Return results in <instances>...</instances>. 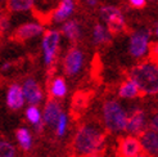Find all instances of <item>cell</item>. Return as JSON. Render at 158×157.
Instances as JSON below:
<instances>
[{"mask_svg":"<svg viewBox=\"0 0 158 157\" xmlns=\"http://www.w3.org/2000/svg\"><path fill=\"white\" fill-rule=\"evenodd\" d=\"M138 138L141 146V151L152 157H157L158 155V130L147 128Z\"/></svg>","mask_w":158,"mask_h":157,"instance_id":"cell-16","label":"cell"},{"mask_svg":"<svg viewBox=\"0 0 158 157\" xmlns=\"http://www.w3.org/2000/svg\"><path fill=\"white\" fill-rule=\"evenodd\" d=\"M86 66V53L77 44H71L62 59L63 72L68 77H76L80 75Z\"/></svg>","mask_w":158,"mask_h":157,"instance_id":"cell-7","label":"cell"},{"mask_svg":"<svg viewBox=\"0 0 158 157\" xmlns=\"http://www.w3.org/2000/svg\"><path fill=\"white\" fill-rule=\"evenodd\" d=\"M157 2H158V0H148V3H149V4H156Z\"/></svg>","mask_w":158,"mask_h":157,"instance_id":"cell-34","label":"cell"},{"mask_svg":"<svg viewBox=\"0 0 158 157\" xmlns=\"http://www.w3.org/2000/svg\"><path fill=\"white\" fill-rule=\"evenodd\" d=\"M6 4V0H0V9H4Z\"/></svg>","mask_w":158,"mask_h":157,"instance_id":"cell-33","label":"cell"},{"mask_svg":"<svg viewBox=\"0 0 158 157\" xmlns=\"http://www.w3.org/2000/svg\"><path fill=\"white\" fill-rule=\"evenodd\" d=\"M73 157H75V156H73Z\"/></svg>","mask_w":158,"mask_h":157,"instance_id":"cell-35","label":"cell"},{"mask_svg":"<svg viewBox=\"0 0 158 157\" xmlns=\"http://www.w3.org/2000/svg\"><path fill=\"white\" fill-rule=\"evenodd\" d=\"M59 32L69 44H78L84 36L82 22L76 17L69 18L59 25Z\"/></svg>","mask_w":158,"mask_h":157,"instance_id":"cell-12","label":"cell"},{"mask_svg":"<svg viewBox=\"0 0 158 157\" xmlns=\"http://www.w3.org/2000/svg\"><path fill=\"white\" fill-rule=\"evenodd\" d=\"M62 44V35L59 28H46L41 35L40 40V52H41V61L44 67L50 71L57 65V61L60 52Z\"/></svg>","mask_w":158,"mask_h":157,"instance_id":"cell-5","label":"cell"},{"mask_svg":"<svg viewBox=\"0 0 158 157\" xmlns=\"http://www.w3.org/2000/svg\"><path fill=\"white\" fill-rule=\"evenodd\" d=\"M143 152L138 137L126 134L120 138L117 144V155L118 157H134L138 153Z\"/></svg>","mask_w":158,"mask_h":157,"instance_id":"cell-14","label":"cell"},{"mask_svg":"<svg viewBox=\"0 0 158 157\" xmlns=\"http://www.w3.org/2000/svg\"><path fill=\"white\" fill-rule=\"evenodd\" d=\"M69 129V116L66 111H62L57 122L54 125V133L57 138H64Z\"/></svg>","mask_w":158,"mask_h":157,"instance_id":"cell-23","label":"cell"},{"mask_svg":"<svg viewBox=\"0 0 158 157\" xmlns=\"http://www.w3.org/2000/svg\"><path fill=\"white\" fill-rule=\"evenodd\" d=\"M46 30L45 23L40 19H31V21H26L13 30L12 32V37L15 41L19 43H26L30 40H34V39L41 37V35L44 34V31Z\"/></svg>","mask_w":158,"mask_h":157,"instance_id":"cell-8","label":"cell"},{"mask_svg":"<svg viewBox=\"0 0 158 157\" xmlns=\"http://www.w3.org/2000/svg\"><path fill=\"white\" fill-rule=\"evenodd\" d=\"M86 157H107L103 155V152H99V153H94V155H90V156H86Z\"/></svg>","mask_w":158,"mask_h":157,"instance_id":"cell-31","label":"cell"},{"mask_svg":"<svg viewBox=\"0 0 158 157\" xmlns=\"http://www.w3.org/2000/svg\"><path fill=\"white\" fill-rule=\"evenodd\" d=\"M23 95L26 99V104H34L40 106L45 100V94L39 83L34 76H28L21 83Z\"/></svg>","mask_w":158,"mask_h":157,"instance_id":"cell-11","label":"cell"},{"mask_svg":"<svg viewBox=\"0 0 158 157\" xmlns=\"http://www.w3.org/2000/svg\"><path fill=\"white\" fill-rule=\"evenodd\" d=\"M113 39L112 32L108 30V27L103 22H95L93 23L90 28V41L95 46H106L108 45Z\"/></svg>","mask_w":158,"mask_h":157,"instance_id":"cell-17","label":"cell"},{"mask_svg":"<svg viewBox=\"0 0 158 157\" xmlns=\"http://www.w3.org/2000/svg\"><path fill=\"white\" fill-rule=\"evenodd\" d=\"M117 95H118V98L125 99V100H134V99H138L139 97H141V94H140V90L138 88L136 83L127 76L120 84V86H118Z\"/></svg>","mask_w":158,"mask_h":157,"instance_id":"cell-20","label":"cell"},{"mask_svg":"<svg viewBox=\"0 0 158 157\" xmlns=\"http://www.w3.org/2000/svg\"><path fill=\"white\" fill-rule=\"evenodd\" d=\"M134 157H152V156H149V155H147L144 152H140V153H138L136 156H134Z\"/></svg>","mask_w":158,"mask_h":157,"instance_id":"cell-32","label":"cell"},{"mask_svg":"<svg viewBox=\"0 0 158 157\" xmlns=\"http://www.w3.org/2000/svg\"><path fill=\"white\" fill-rule=\"evenodd\" d=\"M129 77L136 83L140 94L144 97H154L158 93V67L153 58L139 61L134 66Z\"/></svg>","mask_w":158,"mask_h":157,"instance_id":"cell-2","label":"cell"},{"mask_svg":"<svg viewBox=\"0 0 158 157\" xmlns=\"http://www.w3.org/2000/svg\"><path fill=\"white\" fill-rule=\"evenodd\" d=\"M85 108V95H76L72 102V109H82Z\"/></svg>","mask_w":158,"mask_h":157,"instance_id":"cell-27","label":"cell"},{"mask_svg":"<svg viewBox=\"0 0 158 157\" xmlns=\"http://www.w3.org/2000/svg\"><path fill=\"white\" fill-rule=\"evenodd\" d=\"M62 111H63V108L60 104V100L53 99V98L46 99L44 103V107H43V111H41L43 122L45 126L54 128V125L57 122Z\"/></svg>","mask_w":158,"mask_h":157,"instance_id":"cell-15","label":"cell"},{"mask_svg":"<svg viewBox=\"0 0 158 157\" xmlns=\"http://www.w3.org/2000/svg\"><path fill=\"white\" fill-rule=\"evenodd\" d=\"M147 128H151L153 130H158V116L157 113H152L148 117V125Z\"/></svg>","mask_w":158,"mask_h":157,"instance_id":"cell-29","label":"cell"},{"mask_svg":"<svg viewBox=\"0 0 158 157\" xmlns=\"http://www.w3.org/2000/svg\"><path fill=\"white\" fill-rule=\"evenodd\" d=\"M5 103L10 111H21L26 106V99L23 95L21 83L9 84L5 93Z\"/></svg>","mask_w":158,"mask_h":157,"instance_id":"cell-13","label":"cell"},{"mask_svg":"<svg viewBox=\"0 0 158 157\" xmlns=\"http://www.w3.org/2000/svg\"><path fill=\"white\" fill-rule=\"evenodd\" d=\"M127 2V5L131 8V9L135 11H143L148 6V0H126Z\"/></svg>","mask_w":158,"mask_h":157,"instance_id":"cell-26","label":"cell"},{"mask_svg":"<svg viewBox=\"0 0 158 157\" xmlns=\"http://www.w3.org/2000/svg\"><path fill=\"white\" fill-rule=\"evenodd\" d=\"M10 30H12L10 14L5 9H0V36L10 32Z\"/></svg>","mask_w":158,"mask_h":157,"instance_id":"cell-25","label":"cell"},{"mask_svg":"<svg viewBox=\"0 0 158 157\" xmlns=\"http://www.w3.org/2000/svg\"><path fill=\"white\" fill-rule=\"evenodd\" d=\"M12 68H13V62L12 61H4V62L0 63V72H3V74L12 71Z\"/></svg>","mask_w":158,"mask_h":157,"instance_id":"cell-30","label":"cell"},{"mask_svg":"<svg viewBox=\"0 0 158 157\" xmlns=\"http://www.w3.org/2000/svg\"><path fill=\"white\" fill-rule=\"evenodd\" d=\"M77 0H58L48 14V21L52 25L59 26L64 21L72 18L77 13Z\"/></svg>","mask_w":158,"mask_h":157,"instance_id":"cell-9","label":"cell"},{"mask_svg":"<svg viewBox=\"0 0 158 157\" xmlns=\"http://www.w3.org/2000/svg\"><path fill=\"white\" fill-rule=\"evenodd\" d=\"M37 0H6L4 9L9 14H27L36 9Z\"/></svg>","mask_w":158,"mask_h":157,"instance_id":"cell-19","label":"cell"},{"mask_svg":"<svg viewBox=\"0 0 158 157\" xmlns=\"http://www.w3.org/2000/svg\"><path fill=\"white\" fill-rule=\"evenodd\" d=\"M0 157H17L15 146L3 138H0Z\"/></svg>","mask_w":158,"mask_h":157,"instance_id":"cell-24","label":"cell"},{"mask_svg":"<svg viewBox=\"0 0 158 157\" xmlns=\"http://www.w3.org/2000/svg\"><path fill=\"white\" fill-rule=\"evenodd\" d=\"M48 94L49 98L62 100L67 97L68 94V84L64 76L60 75H54L50 77L48 83Z\"/></svg>","mask_w":158,"mask_h":157,"instance_id":"cell-18","label":"cell"},{"mask_svg":"<svg viewBox=\"0 0 158 157\" xmlns=\"http://www.w3.org/2000/svg\"><path fill=\"white\" fill-rule=\"evenodd\" d=\"M108 133L99 121H86L75 131L72 139V152L75 157H86L103 152Z\"/></svg>","mask_w":158,"mask_h":157,"instance_id":"cell-1","label":"cell"},{"mask_svg":"<svg viewBox=\"0 0 158 157\" xmlns=\"http://www.w3.org/2000/svg\"><path fill=\"white\" fill-rule=\"evenodd\" d=\"M99 21L103 22L112 35H121L127 30V18L121 6L110 3H104L98 6Z\"/></svg>","mask_w":158,"mask_h":157,"instance_id":"cell-6","label":"cell"},{"mask_svg":"<svg viewBox=\"0 0 158 157\" xmlns=\"http://www.w3.org/2000/svg\"><path fill=\"white\" fill-rule=\"evenodd\" d=\"M15 140L23 152H30L34 148V135L26 126H21L15 131Z\"/></svg>","mask_w":158,"mask_h":157,"instance_id":"cell-22","label":"cell"},{"mask_svg":"<svg viewBox=\"0 0 158 157\" xmlns=\"http://www.w3.org/2000/svg\"><path fill=\"white\" fill-rule=\"evenodd\" d=\"M127 109L120 100L108 98L103 102L100 108V124L107 133L113 135H122L126 131Z\"/></svg>","mask_w":158,"mask_h":157,"instance_id":"cell-3","label":"cell"},{"mask_svg":"<svg viewBox=\"0 0 158 157\" xmlns=\"http://www.w3.org/2000/svg\"><path fill=\"white\" fill-rule=\"evenodd\" d=\"M153 49V35L149 27H139L131 31L127 40L129 56L135 61H143L151 57Z\"/></svg>","mask_w":158,"mask_h":157,"instance_id":"cell-4","label":"cell"},{"mask_svg":"<svg viewBox=\"0 0 158 157\" xmlns=\"http://www.w3.org/2000/svg\"><path fill=\"white\" fill-rule=\"evenodd\" d=\"M25 117L27 122L32 126L35 133H40L44 130L45 125L43 122V117H41V109L40 106H34V104H27L25 109Z\"/></svg>","mask_w":158,"mask_h":157,"instance_id":"cell-21","label":"cell"},{"mask_svg":"<svg viewBox=\"0 0 158 157\" xmlns=\"http://www.w3.org/2000/svg\"><path fill=\"white\" fill-rule=\"evenodd\" d=\"M81 3L89 11H97L98 6L102 4L100 0H81Z\"/></svg>","mask_w":158,"mask_h":157,"instance_id":"cell-28","label":"cell"},{"mask_svg":"<svg viewBox=\"0 0 158 157\" xmlns=\"http://www.w3.org/2000/svg\"><path fill=\"white\" fill-rule=\"evenodd\" d=\"M148 113L141 106H134L127 109V121H126V134L139 137L147 129Z\"/></svg>","mask_w":158,"mask_h":157,"instance_id":"cell-10","label":"cell"}]
</instances>
